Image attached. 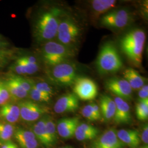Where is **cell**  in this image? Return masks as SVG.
Here are the masks:
<instances>
[{
    "label": "cell",
    "instance_id": "6da1fadb",
    "mask_svg": "<svg viewBox=\"0 0 148 148\" xmlns=\"http://www.w3.org/2000/svg\"><path fill=\"white\" fill-rule=\"evenodd\" d=\"M145 40V32L140 29H135L127 32L120 40L122 52L137 68L142 66Z\"/></svg>",
    "mask_w": 148,
    "mask_h": 148
},
{
    "label": "cell",
    "instance_id": "7a4b0ae2",
    "mask_svg": "<svg viewBox=\"0 0 148 148\" xmlns=\"http://www.w3.org/2000/svg\"><path fill=\"white\" fill-rule=\"evenodd\" d=\"M60 11L56 8L43 12L36 21L34 34L38 42H47L57 36Z\"/></svg>",
    "mask_w": 148,
    "mask_h": 148
},
{
    "label": "cell",
    "instance_id": "3957f363",
    "mask_svg": "<svg viewBox=\"0 0 148 148\" xmlns=\"http://www.w3.org/2000/svg\"><path fill=\"white\" fill-rule=\"evenodd\" d=\"M96 66L98 73L101 75L116 73L122 68L121 58L112 43H106L101 47Z\"/></svg>",
    "mask_w": 148,
    "mask_h": 148
},
{
    "label": "cell",
    "instance_id": "277c9868",
    "mask_svg": "<svg viewBox=\"0 0 148 148\" xmlns=\"http://www.w3.org/2000/svg\"><path fill=\"white\" fill-rule=\"evenodd\" d=\"M75 56L71 48L60 43L51 41L46 42L42 49V56L45 63L49 66H54L66 62Z\"/></svg>",
    "mask_w": 148,
    "mask_h": 148
},
{
    "label": "cell",
    "instance_id": "5b68a950",
    "mask_svg": "<svg viewBox=\"0 0 148 148\" xmlns=\"http://www.w3.org/2000/svg\"><path fill=\"white\" fill-rule=\"evenodd\" d=\"M80 34V29L76 22L71 18L60 21L57 36L59 43L70 47L77 42Z\"/></svg>",
    "mask_w": 148,
    "mask_h": 148
},
{
    "label": "cell",
    "instance_id": "8992f818",
    "mask_svg": "<svg viewBox=\"0 0 148 148\" xmlns=\"http://www.w3.org/2000/svg\"><path fill=\"white\" fill-rule=\"evenodd\" d=\"M132 21V14L128 10L120 9L111 11L101 19V24L108 28L120 29L127 27Z\"/></svg>",
    "mask_w": 148,
    "mask_h": 148
},
{
    "label": "cell",
    "instance_id": "52a82bcc",
    "mask_svg": "<svg viewBox=\"0 0 148 148\" xmlns=\"http://www.w3.org/2000/svg\"><path fill=\"white\" fill-rule=\"evenodd\" d=\"M74 93L82 101H91L98 95L97 85L90 78L77 77L73 84Z\"/></svg>",
    "mask_w": 148,
    "mask_h": 148
},
{
    "label": "cell",
    "instance_id": "ba28073f",
    "mask_svg": "<svg viewBox=\"0 0 148 148\" xmlns=\"http://www.w3.org/2000/svg\"><path fill=\"white\" fill-rule=\"evenodd\" d=\"M52 76L57 83L65 86L73 85L77 77L76 67L67 62L53 66Z\"/></svg>",
    "mask_w": 148,
    "mask_h": 148
},
{
    "label": "cell",
    "instance_id": "9c48e42d",
    "mask_svg": "<svg viewBox=\"0 0 148 148\" xmlns=\"http://www.w3.org/2000/svg\"><path fill=\"white\" fill-rule=\"evenodd\" d=\"M18 106L21 119L27 122L35 121L48 112V108L32 101H21Z\"/></svg>",
    "mask_w": 148,
    "mask_h": 148
},
{
    "label": "cell",
    "instance_id": "30bf717a",
    "mask_svg": "<svg viewBox=\"0 0 148 148\" xmlns=\"http://www.w3.org/2000/svg\"><path fill=\"white\" fill-rule=\"evenodd\" d=\"M106 87L108 90L125 101L131 100L132 98L133 90L124 79L117 77L109 79L106 80Z\"/></svg>",
    "mask_w": 148,
    "mask_h": 148
},
{
    "label": "cell",
    "instance_id": "8fae6325",
    "mask_svg": "<svg viewBox=\"0 0 148 148\" xmlns=\"http://www.w3.org/2000/svg\"><path fill=\"white\" fill-rule=\"evenodd\" d=\"M79 108V99L74 93H68L60 97L56 102L54 110L57 114L76 111Z\"/></svg>",
    "mask_w": 148,
    "mask_h": 148
},
{
    "label": "cell",
    "instance_id": "7c38bea8",
    "mask_svg": "<svg viewBox=\"0 0 148 148\" xmlns=\"http://www.w3.org/2000/svg\"><path fill=\"white\" fill-rule=\"evenodd\" d=\"M116 131L110 128L106 131L93 144L92 148H122L125 144L118 139Z\"/></svg>",
    "mask_w": 148,
    "mask_h": 148
},
{
    "label": "cell",
    "instance_id": "4fadbf2b",
    "mask_svg": "<svg viewBox=\"0 0 148 148\" xmlns=\"http://www.w3.org/2000/svg\"><path fill=\"white\" fill-rule=\"evenodd\" d=\"M13 68L18 75H32L38 71V65L35 57L23 56L16 60Z\"/></svg>",
    "mask_w": 148,
    "mask_h": 148
},
{
    "label": "cell",
    "instance_id": "5bb4252c",
    "mask_svg": "<svg viewBox=\"0 0 148 148\" xmlns=\"http://www.w3.org/2000/svg\"><path fill=\"white\" fill-rule=\"evenodd\" d=\"M114 101L116 104V110L114 121L117 124H126L131 122L130 106L127 101L116 97Z\"/></svg>",
    "mask_w": 148,
    "mask_h": 148
},
{
    "label": "cell",
    "instance_id": "9a60e30c",
    "mask_svg": "<svg viewBox=\"0 0 148 148\" xmlns=\"http://www.w3.org/2000/svg\"><path fill=\"white\" fill-rule=\"evenodd\" d=\"M79 121L78 117L65 118L59 120L56 126L57 133L64 139L73 137Z\"/></svg>",
    "mask_w": 148,
    "mask_h": 148
},
{
    "label": "cell",
    "instance_id": "2e32d148",
    "mask_svg": "<svg viewBox=\"0 0 148 148\" xmlns=\"http://www.w3.org/2000/svg\"><path fill=\"white\" fill-rule=\"evenodd\" d=\"M21 117L18 105L7 103L0 108V121L11 124L15 123Z\"/></svg>",
    "mask_w": 148,
    "mask_h": 148
},
{
    "label": "cell",
    "instance_id": "e0dca14e",
    "mask_svg": "<svg viewBox=\"0 0 148 148\" xmlns=\"http://www.w3.org/2000/svg\"><path fill=\"white\" fill-rule=\"evenodd\" d=\"M3 82L10 93L11 98L14 100H21L26 98L29 95V93L16 80L14 76L8 78Z\"/></svg>",
    "mask_w": 148,
    "mask_h": 148
},
{
    "label": "cell",
    "instance_id": "ac0fdd59",
    "mask_svg": "<svg viewBox=\"0 0 148 148\" xmlns=\"http://www.w3.org/2000/svg\"><path fill=\"white\" fill-rule=\"evenodd\" d=\"M47 115L43 116L33 127L32 132L34 133L36 138L38 141L42 144L46 148L52 147L53 145L51 142V140L48 136L46 128V121Z\"/></svg>",
    "mask_w": 148,
    "mask_h": 148
},
{
    "label": "cell",
    "instance_id": "d6986e66",
    "mask_svg": "<svg viewBox=\"0 0 148 148\" xmlns=\"http://www.w3.org/2000/svg\"><path fill=\"white\" fill-rule=\"evenodd\" d=\"M118 139L131 148H137L140 143L137 131L132 130H120L116 132Z\"/></svg>",
    "mask_w": 148,
    "mask_h": 148
},
{
    "label": "cell",
    "instance_id": "ffe728a7",
    "mask_svg": "<svg viewBox=\"0 0 148 148\" xmlns=\"http://www.w3.org/2000/svg\"><path fill=\"white\" fill-rule=\"evenodd\" d=\"M123 77L132 90L140 89L147 82L146 78L142 76L136 70L131 68H128L125 70Z\"/></svg>",
    "mask_w": 148,
    "mask_h": 148
},
{
    "label": "cell",
    "instance_id": "44dd1931",
    "mask_svg": "<svg viewBox=\"0 0 148 148\" xmlns=\"http://www.w3.org/2000/svg\"><path fill=\"white\" fill-rule=\"evenodd\" d=\"M99 108L101 115L106 121H109L114 118L116 110V104L110 97L107 95L101 96Z\"/></svg>",
    "mask_w": 148,
    "mask_h": 148
},
{
    "label": "cell",
    "instance_id": "7402d4cb",
    "mask_svg": "<svg viewBox=\"0 0 148 148\" xmlns=\"http://www.w3.org/2000/svg\"><path fill=\"white\" fill-rule=\"evenodd\" d=\"M116 3L115 0H93L91 2V7L95 14L99 16L111 10Z\"/></svg>",
    "mask_w": 148,
    "mask_h": 148
},
{
    "label": "cell",
    "instance_id": "603a6c76",
    "mask_svg": "<svg viewBox=\"0 0 148 148\" xmlns=\"http://www.w3.org/2000/svg\"><path fill=\"white\" fill-rule=\"evenodd\" d=\"M14 131V127L12 124L0 121V140L4 142L10 140Z\"/></svg>",
    "mask_w": 148,
    "mask_h": 148
},
{
    "label": "cell",
    "instance_id": "cb8c5ba5",
    "mask_svg": "<svg viewBox=\"0 0 148 148\" xmlns=\"http://www.w3.org/2000/svg\"><path fill=\"white\" fill-rule=\"evenodd\" d=\"M14 134L16 140L19 144L36 139L32 131L21 128H17L14 131Z\"/></svg>",
    "mask_w": 148,
    "mask_h": 148
},
{
    "label": "cell",
    "instance_id": "d4e9b609",
    "mask_svg": "<svg viewBox=\"0 0 148 148\" xmlns=\"http://www.w3.org/2000/svg\"><path fill=\"white\" fill-rule=\"evenodd\" d=\"M136 116L142 121L147 120L148 118V99H139L136 108Z\"/></svg>",
    "mask_w": 148,
    "mask_h": 148
},
{
    "label": "cell",
    "instance_id": "484cf974",
    "mask_svg": "<svg viewBox=\"0 0 148 148\" xmlns=\"http://www.w3.org/2000/svg\"><path fill=\"white\" fill-rule=\"evenodd\" d=\"M46 128L48 136L52 145L56 143L57 140V131L56 125L53 121V118L47 115L46 121Z\"/></svg>",
    "mask_w": 148,
    "mask_h": 148
},
{
    "label": "cell",
    "instance_id": "4316f807",
    "mask_svg": "<svg viewBox=\"0 0 148 148\" xmlns=\"http://www.w3.org/2000/svg\"><path fill=\"white\" fill-rule=\"evenodd\" d=\"M29 95L32 101L38 102H48L50 101L52 97L50 95L37 90L34 85L29 91Z\"/></svg>",
    "mask_w": 148,
    "mask_h": 148
},
{
    "label": "cell",
    "instance_id": "83f0119b",
    "mask_svg": "<svg viewBox=\"0 0 148 148\" xmlns=\"http://www.w3.org/2000/svg\"><path fill=\"white\" fill-rule=\"evenodd\" d=\"M14 56V52L9 49H0V68L8 63Z\"/></svg>",
    "mask_w": 148,
    "mask_h": 148
},
{
    "label": "cell",
    "instance_id": "f1b7e54d",
    "mask_svg": "<svg viewBox=\"0 0 148 148\" xmlns=\"http://www.w3.org/2000/svg\"><path fill=\"white\" fill-rule=\"evenodd\" d=\"M11 98V95L5 87L3 81H0V106H3L8 103Z\"/></svg>",
    "mask_w": 148,
    "mask_h": 148
},
{
    "label": "cell",
    "instance_id": "f546056e",
    "mask_svg": "<svg viewBox=\"0 0 148 148\" xmlns=\"http://www.w3.org/2000/svg\"><path fill=\"white\" fill-rule=\"evenodd\" d=\"M82 116L91 121H95L99 119L95 115L91 104L84 106L81 111Z\"/></svg>",
    "mask_w": 148,
    "mask_h": 148
},
{
    "label": "cell",
    "instance_id": "4dcf8cb0",
    "mask_svg": "<svg viewBox=\"0 0 148 148\" xmlns=\"http://www.w3.org/2000/svg\"><path fill=\"white\" fill-rule=\"evenodd\" d=\"M77 129H78L82 132L92 134L95 136V137L97 136L98 134L99 133V130L97 128L85 123L79 124V126L77 127Z\"/></svg>",
    "mask_w": 148,
    "mask_h": 148
},
{
    "label": "cell",
    "instance_id": "1f68e13d",
    "mask_svg": "<svg viewBox=\"0 0 148 148\" xmlns=\"http://www.w3.org/2000/svg\"><path fill=\"white\" fill-rule=\"evenodd\" d=\"M34 86L37 90L42 92L52 97L53 95V90L52 88L45 82H39L35 83L34 82Z\"/></svg>",
    "mask_w": 148,
    "mask_h": 148
},
{
    "label": "cell",
    "instance_id": "d6a6232c",
    "mask_svg": "<svg viewBox=\"0 0 148 148\" xmlns=\"http://www.w3.org/2000/svg\"><path fill=\"white\" fill-rule=\"evenodd\" d=\"M14 77L16 78V80L19 82V84L21 85V87L29 93L34 85V81L19 76H14Z\"/></svg>",
    "mask_w": 148,
    "mask_h": 148
},
{
    "label": "cell",
    "instance_id": "836d02e7",
    "mask_svg": "<svg viewBox=\"0 0 148 148\" xmlns=\"http://www.w3.org/2000/svg\"><path fill=\"white\" fill-rule=\"evenodd\" d=\"M74 136H75L76 138L79 141H84V140H91V139H95V136H94L92 134L82 132L77 128L75 131Z\"/></svg>",
    "mask_w": 148,
    "mask_h": 148
},
{
    "label": "cell",
    "instance_id": "e575fe53",
    "mask_svg": "<svg viewBox=\"0 0 148 148\" xmlns=\"http://www.w3.org/2000/svg\"><path fill=\"white\" fill-rule=\"evenodd\" d=\"M19 145L21 148H38V142L36 139H35L27 142L21 143Z\"/></svg>",
    "mask_w": 148,
    "mask_h": 148
},
{
    "label": "cell",
    "instance_id": "d590c367",
    "mask_svg": "<svg viewBox=\"0 0 148 148\" xmlns=\"http://www.w3.org/2000/svg\"><path fill=\"white\" fill-rule=\"evenodd\" d=\"M138 95L140 99H148V86L145 85L140 89H139Z\"/></svg>",
    "mask_w": 148,
    "mask_h": 148
},
{
    "label": "cell",
    "instance_id": "8d00e7d4",
    "mask_svg": "<svg viewBox=\"0 0 148 148\" xmlns=\"http://www.w3.org/2000/svg\"><path fill=\"white\" fill-rule=\"evenodd\" d=\"M143 143L145 144H148V124H146L144 125L143 127V132L142 133V137H141Z\"/></svg>",
    "mask_w": 148,
    "mask_h": 148
},
{
    "label": "cell",
    "instance_id": "74e56055",
    "mask_svg": "<svg viewBox=\"0 0 148 148\" xmlns=\"http://www.w3.org/2000/svg\"><path fill=\"white\" fill-rule=\"evenodd\" d=\"M90 104L92 105L93 110V111H94L95 115L100 120L101 119V110H100L99 106H98V105H97L95 103H92Z\"/></svg>",
    "mask_w": 148,
    "mask_h": 148
},
{
    "label": "cell",
    "instance_id": "f35d334b",
    "mask_svg": "<svg viewBox=\"0 0 148 148\" xmlns=\"http://www.w3.org/2000/svg\"><path fill=\"white\" fill-rule=\"evenodd\" d=\"M16 147H17V145L15 143H13L11 140H9L5 142V143L1 146V148H14Z\"/></svg>",
    "mask_w": 148,
    "mask_h": 148
},
{
    "label": "cell",
    "instance_id": "ab89813d",
    "mask_svg": "<svg viewBox=\"0 0 148 148\" xmlns=\"http://www.w3.org/2000/svg\"><path fill=\"white\" fill-rule=\"evenodd\" d=\"M8 43L2 37L0 36V49H8Z\"/></svg>",
    "mask_w": 148,
    "mask_h": 148
},
{
    "label": "cell",
    "instance_id": "60d3db41",
    "mask_svg": "<svg viewBox=\"0 0 148 148\" xmlns=\"http://www.w3.org/2000/svg\"><path fill=\"white\" fill-rule=\"evenodd\" d=\"M59 148H73V147H71V146H65V147H63Z\"/></svg>",
    "mask_w": 148,
    "mask_h": 148
},
{
    "label": "cell",
    "instance_id": "b9f144b4",
    "mask_svg": "<svg viewBox=\"0 0 148 148\" xmlns=\"http://www.w3.org/2000/svg\"><path fill=\"white\" fill-rule=\"evenodd\" d=\"M148 148V147L147 146H147L145 145V146H143V147H142L141 148Z\"/></svg>",
    "mask_w": 148,
    "mask_h": 148
},
{
    "label": "cell",
    "instance_id": "7bdbcfd3",
    "mask_svg": "<svg viewBox=\"0 0 148 148\" xmlns=\"http://www.w3.org/2000/svg\"><path fill=\"white\" fill-rule=\"evenodd\" d=\"M18 148V146H17V147H16V148Z\"/></svg>",
    "mask_w": 148,
    "mask_h": 148
}]
</instances>
